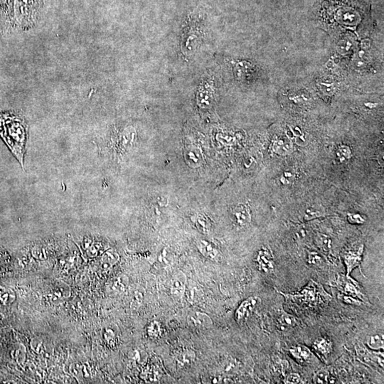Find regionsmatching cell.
Instances as JSON below:
<instances>
[{"instance_id":"1","label":"cell","mask_w":384,"mask_h":384,"mask_svg":"<svg viewBox=\"0 0 384 384\" xmlns=\"http://www.w3.org/2000/svg\"><path fill=\"white\" fill-rule=\"evenodd\" d=\"M0 135L24 168L26 130L24 125L14 117L0 115Z\"/></svg>"},{"instance_id":"2","label":"cell","mask_w":384,"mask_h":384,"mask_svg":"<svg viewBox=\"0 0 384 384\" xmlns=\"http://www.w3.org/2000/svg\"><path fill=\"white\" fill-rule=\"evenodd\" d=\"M287 300L300 305H306L310 307H318L320 305H327L330 301V295L325 291L323 288L314 280H310L307 285L295 294H284Z\"/></svg>"},{"instance_id":"3","label":"cell","mask_w":384,"mask_h":384,"mask_svg":"<svg viewBox=\"0 0 384 384\" xmlns=\"http://www.w3.org/2000/svg\"><path fill=\"white\" fill-rule=\"evenodd\" d=\"M334 285L342 294L360 299L363 303H368L365 295L361 291L359 284L350 276L338 275Z\"/></svg>"},{"instance_id":"4","label":"cell","mask_w":384,"mask_h":384,"mask_svg":"<svg viewBox=\"0 0 384 384\" xmlns=\"http://www.w3.org/2000/svg\"><path fill=\"white\" fill-rule=\"evenodd\" d=\"M260 301L258 297L252 296L242 302L235 311V317L236 322L240 325L246 322Z\"/></svg>"},{"instance_id":"5","label":"cell","mask_w":384,"mask_h":384,"mask_svg":"<svg viewBox=\"0 0 384 384\" xmlns=\"http://www.w3.org/2000/svg\"><path fill=\"white\" fill-rule=\"evenodd\" d=\"M356 350H357V355L359 359L364 363L367 364L375 367L380 366L381 368L384 369V355L383 354H378L376 352H370L367 348L362 345L358 343V345L355 346Z\"/></svg>"},{"instance_id":"6","label":"cell","mask_w":384,"mask_h":384,"mask_svg":"<svg viewBox=\"0 0 384 384\" xmlns=\"http://www.w3.org/2000/svg\"><path fill=\"white\" fill-rule=\"evenodd\" d=\"M364 253V245H361L357 250H350L344 255V261L347 267V275L350 276L354 269L360 267L362 255Z\"/></svg>"},{"instance_id":"7","label":"cell","mask_w":384,"mask_h":384,"mask_svg":"<svg viewBox=\"0 0 384 384\" xmlns=\"http://www.w3.org/2000/svg\"><path fill=\"white\" fill-rule=\"evenodd\" d=\"M187 276L183 272H176L172 278L171 293L174 298L176 299H181L183 298L184 294L186 290Z\"/></svg>"},{"instance_id":"8","label":"cell","mask_w":384,"mask_h":384,"mask_svg":"<svg viewBox=\"0 0 384 384\" xmlns=\"http://www.w3.org/2000/svg\"><path fill=\"white\" fill-rule=\"evenodd\" d=\"M189 326L193 329H207L211 326L212 320L211 317L201 312H192L188 317Z\"/></svg>"},{"instance_id":"9","label":"cell","mask_w":384,"mask_h":384,"mask_svg":"<svg viewBox=\"0 0 384 384\" xmlns=\"http://www.w3.org/2000/svg\"><path fill=\"white\" fill-rule=\"evenodd\" d=\"M232 215L235 223L238 226L244 227L249 224L251 221L249 207L244 203H239L233 207Z\"/></svg>"},{"instance_id":"10","label":"cell","mask_w":384,"mask_h":384,"mask_svg":"<svg viewBox=\"0 0 384 384\" xmlns=\"http://www.w3.org/2000/svg\"><path fill=\"white\" fill-rule=\"evenodd\" d=\"M290 354L301 365L311 363L315 359V356L311 350L302 345L292 347L290 350Z\"/></svg>"},{"instance_id":"11","label":"cell","mask_w":384,"mask_h":384,"mask_svg":"<svg viewBox=\"0 0 384 384\" xmlns=\"http://www.w3.org/2000/svg\"><path fill=\"white\" fill-rule=\"evenodd\" d=\"M256 262L260 271L264 273H271L275 268L273 255L270 250H260L257 256Z\"/></svg>"},{"instance_id":"12","label":"cell","mask_w":384,"mask_h":384,"mask_svg":"<svg viewBox=\"0 0 384 384\" xmlns=\"http://www.w3.org/2000/svg\"><path fill=\"white\" fill-rule=\"evenodd\" d=\"M186 163L192 168H200L203 163V156L201 150L194 146H190L185 150Z\"/></svg>"},{"instance_id":"13","label":"cell","mask_w":384,"mask_h":384,"mask_svg":"<svg viewBox=\"0 0 384 384\" xmlns=\"http://www.w3.org/2000/svg\"><path fill=\"white\" fill-rule=\"evenodd\" d=\"M312 348L323 360H327L332 351V343L323 337H319L315 340Z\"/></svg>"},{"instance_id":"14","label":"cell","mask_w":384,"mask_h":384,"mask_svg":"<svg viewBox=\"0 0 384 384\" xmlns=\"http://www.w3.org/2000/svg\"><path fill=\"white\" fill-rule=\"evenodd\" d=\"M196 246L201 254L208 259L212 260L219 259L221 253L217 249L216 247L209 242L203 240H199L197 243Z\"/></svg>"},{"instance_id":"15","label":"cell","mask_w":384,"mask_h":384,"mask_svg":"<svg viewBox=\"0 0 384 384\" xmlns=\"http://www.w3.org/2000/svg\"><path fill=\"white\" fill-rule=\"evenodd\" d=\"M192 220L198 231L201 232L203 234L208 235L211 233L213 225L210 218L206 215L198 213L192 216Z\"/></svg>"},{"instance_id":"16","label":"cell","mask_w":384,"mask_h":384,"mask_svg":"<svg viewBox=\"0 0 384 384\" xmlns=\"http://www.w3.org/2000/svg\"><path fill=\"white\" fill-rule=\"evenodd\" d=\"M272 148L274 153L281 156L290 155L294 151L293 143L286 139H280L274 142Z\"/></svg>"},{"instance_id":"17","label":"cell","mask_w":384,"mask_h":384,"mask_svg":"<svg viewBox=\"0 0 384 384\" xmlns=\"http://www.w3.org/2000/svg\"><path fill=\"white\" fill-rule=\"evenodd\" d=\"M175 360H176L178 366H180L181 368L188 367V365H191L195 360L194 352L191 350H188V349L179 351L175 356Z\"/></svg>"},{"instance_id":"18","label":"cell","mask_w":384,"mask_h":384,"mask_svg":"<svg viewBox=\"0 0 384 384\" xmlns=\"http://www.w3.org/2000/svg\"><path fill=\"white\" fill-rule=\"evenodd\" d=\"M278 325L280 330H288L296 327L298 322L293 315L284 312L278 318Z\"/></svg>"},{"instance_id":"19","label":"cell","mask_w":384,"mask_h":384,"mask_svg":"<svg viewBox=\"0 0 384 384\" xmlns=\"http://www.w3.org/2000/svg\"><path fill=\"white\" fill-rule=\"evenodd\" d=\"M367 346L373 350H380L384 349V335H371L367 338Z\"/></svg>"},{"instance_id":"20","label":"cell","mask_w":384,"mask_h":384,"mask_svg":"<svg viewBox=\"0 0 384 384\" xmlns=\"http://www.w3.org/2000/svg\"><path fill=\"white\" fill-rule=\"evenodd\" d=\"M29 0H16L15 1V15L18 20H21L26 16L29 6Z\"/></svg>"},{"instance_id":"21","label":"cell","mask_w":384,"mask_h":384,"mask_svg":"<svg viewBox=\"0 0 384 384\" xmlns=\"http://www.w3.org/2000/svg\"><path fill=\"white\" fill-rule=\"evenodd\" d=\"M119 259V257L117 253H114L113 251H108L103 255V258H102V261H103V268L108 269L110 267L113 266L115 263L118 262Z\"/></svg>"},{"instance_id":"22","label":"cell","mask_w":384,"mask_h":384,"mask_svg":"<svg viewBox=\"0 0 384 384\" xmlns=\"http://www.w3.org/2000/svg\"><path fill=\"white\" fill-rule=\"evenodd\" d=\"M127 282H128V280H127V278H125L124 276L115 278L113 280V283L110 285V290L113 293H119L120 292L124 290L125 286H126Z\"/></svg>"},{"instance_id":"23","label":"cell","mask_w":384,"mask_h":384,"mask_svg":"<svg viewBox=\"0 0 384 384\" xmlns=\"http://www.w3.org/2000/svg\"><path fill=\"white\" fill-rule=\"evenodd\" d=\"M317 243L319 248L323 251L328 252L332 248V240L325 235L319 234L317 237Z\"/></svg>"},{"instance_id":"24","label":"cell","mask_w":384,"mask_h":384,"mask_svg":"<svg viewBox=\"0 0 384 384\" xmlns=\"http://www.w3.org/2000/svg\"><path fill=\"white\" fill-rule=\"evenodd\" d=\"M313 382L315 384L331 383L330 374L325 370L318 371L314 376Z\"/></svg>"},{"instance_id":"25","label":"cell","mask_w":384,"mask_h":384,"mask_svg":"<svg viewBox=\"0 0 384 384\" xmlns=\"http://www.w3.org/2000/svg\"><path fill=\"white\" fill-rule=\"evenodd\" d=\"M337 155L341 162L347 161V160H350L352 157V151H351L350 148L348 146H345V145H342V146L339 148L338 150L337 151Z\"/></svg>"},{"instance_id":"26","label":"cell","mask_w":384,"mask_h":384,"mask_svg":"<svg viewBox=\"0 0 384 384\" xmlns=\"http://www.w3.org/2000/svg\"><path fill=\"white\" fill-rule=\"evenodd\" d=\"M148 335L152 338H158L161 335L162 329L158 322H153L148 328Z\"/></svg>"},{"instance_id":"27","label":"cell","mask_w":384,"mask_h":384,"mask_svg":"<svg viewBox=\"0 0 384 384\" xmlns=\"http://www.w3.org/2000/svg\"><path fill=\"white\" fill-rule=\"evenodd\" d=\"M323 216V212L315 208H309L306 209L303 214L304 220L310 221Z\"/></svg>"},{"instance_id":"28","label":"cell","mask_w":384,"mask_h":384,"mask_svg":"<svg viewBox=\"0 0 384 384\" xmlns=\"http://www.w3.org/2000/svg\"><path fill=\"white\" fill-rule=\"evenodd\" d=\"M338 298L343 303L348 304V305L360 306L362 304H364L363 302L360 300V299L354 298V297L345 295V294H339Z\"/></svg>"},{"instance_id":"29","label":"cell","mask_w":384,"mask_h":384,"mask_svg":"<svg viewBox=\"0 0 384 384\" xmlns=\"http://www.w3.org/2000/svg\"><path fill=\"white\" fill-rule=\"evenodd\" d=\"M307 262L309 264L315 265V266H320L324 263L323 258H322L321 255L315 252L309 253Z\"/></svg>"},{"instance_id":"30","label":"cell","mask_w":384,"mask_h":384,"mask_svg":"<svg viewBox=\"0 0 384 384\" xmlns=\"http://www.w3.org/2000/svg\"><path fill=\"white\" fill-rule=\"evenodd\" d=\"M14 298V294L11 291V290L4 288L0 290V300L4 303H11Z\"/></svg>"},{"instance_id":"31","label":"cell","mask_w":384,"mask_h":384,"mask_svg":"<svg viewBox=\"0 0 384 384\" xmlns=\"http://www.w3.org/2000/svg\"><path fill=\"white\" fill-rule=\"evenodd\" d=\"M348 220L352 224H362L365 223V220L359 213H348Z\"/></svg>"},{"instance_id":"32","label":"cell","mask_w":384,"mask_h":384,"mask_svg":"<svg viewBox=\"0 0 384 384\" xmlns=\"http://www.w3.org/2000/svg\"><path fill=\"white\" fill-rule=\"evenodd\" d=\"M301 382V377L296 373H291L288 376L285 380V384H297Z\"/></svg>"}]
</instances>
